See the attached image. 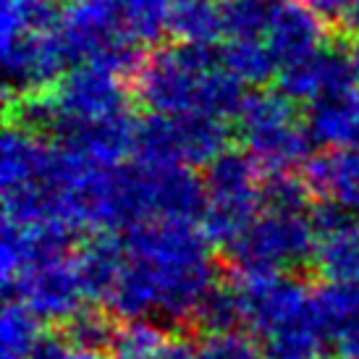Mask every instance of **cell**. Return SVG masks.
Listing matches in <instances>:
<instances>
[{
  "label": "cell",
  "instance_id": "obj_1",
  "mask_svg": "<svg viewBox=\"0 0 359 359\" xmlns=\"http://www.w3.org/2000/svg\"><path fill=\"white\" fill-rule=\"evenodd\" d=\"M126 268L108 297L123 320L189 325L208 291L218 283L212 241L200 220L158 218L126 231Z\"/></svg>",
  "mask_w": 359,
  "mask_h": 359
},
{
  "label": "cell",
  "instance_id": "obj_36",
  "mask_svg": "<svg viewBox=\"0 0 359 359\" xmlns=\"http://www.w3.org/2000/svg\"><path fill=\"white\" fill-rule=\"evenodd\" d=\"M29 3H50V6H60V0H29Z\"/></svg>",
  "mask_w": 359,
  "mask_h": 359
},
{
  "label": "cell",
  "instance_id": "obj_9",
  "mask_svg": "<svg viewBox=\"0 0 359 359\" xmlns=\"http://www.w3.org/2000/svg\"><path fill=\"white\" fill-rule=\"evenodd\" d=\"M126 81L129 76L102 63L74 66L71 71H66V76L55 87H50L55 123L58 121H100L118 116V113H129L131 87Z\"/></svg>",
  "mask_w": 359,
  "mask_h": 359
},
{
  "label": "cell",
  "instance_id": "obj_13",
  "mask_svg": "<svg viewBox=\"0 0 359 359\" xmlns=\"http://www.w3.org/2000/svg\"><path fill=\"white\" fill-rule=\"evenodd\" d=\"M357 81L349 53L323 45L299 60H291L278 71V90L294 102L318 105L330 97H339Z\"/></svg>",
  "mask_w": 359,
  "mask_h": 359
},
{
  "label": "cell",
  "instance_id": "obj_33",
  "mask_svg": "<svg viewBox=\"0 0 359 359\" xmlns=\"http://www.w3.org/2000/svg\"><path fill=\"white\" fill-rule=\"evenodd\" d=\"M341 27L349 34H359V0H349V6L341 16Z\"/></svg>",
  "mask_w": 359,
  "mask_h": 359
},
{
  "label": "cell",
  "instance_id": "obj_31",
  "mask_svg": "<svg viewBox=\"0 0 359 359\" xmlns=\"http://www.w3.org/2000/svg\"><path fill=\"white\" fill-rule=\"evenodd\" d=\"M155 359H200V349L184 336H173L165 341V346L158 351Z\"/></svg>",
  "mask_w": 359,
  "mask_h": 359
},
{
  "label": "cell",
  "instance_id": "obj_5",
  "mask_svg": "<svg viewBox=\"0 0 359 359\" xmlns=\"http://www.w3.org/2000/svg\"><path fill=\"white\" fill-rule=\"evenodd\" d=\"M231 147V129L226 118L208 113L160 116L150 113L137 121L134 158L147 165H210Z\"/></svg>",
  "mask_w": 359,
  "mask_h": 359
},
{
  "label": "cell",
  "instance_id": "obj_3",
  "mask_svg": "<svg viewBox=\"0 0 359 359\" xmlns=\"http://www.w3.org/2000/svg\"><path fill=\"white\" fill-rule=\"evenodd\" d=\"M297 105L280 90H255L247 92L236 113L241 142L265 173H286L312 158L315 140Z\"/></svg>",
  "mask_w": 359,
  "mask_h": 359
},
{
  "label": "cell",
  "instance_id": "obj_29",
  "mask_svg": "<svg viewBox=\"0 0 359 359\" xmlns=\"http://www.w3.org/2000/svg\"><path fill=\"white\" fill-rule=\"evenodd\" d=\"M200 359H257V346L252 344V339L241 336L239 330L220 333L205 339L200 346Z\"/></svg>",
  "mask_w": 359,
  "mask_h": 359
},
{
  "label": "cell",
  "instance_id": "obj_26",
  "mask_svg": "<svg viewBox=\"0 0 359 359\" xmlns=\"http://www.w3.org/2000/svg\"><path fill=\"white\" fill-rule=\"evenodd\" d=\"M126 29L140 45H155L168 32L173 0H113Z\"/></svg>",
  "mask_w": 359,
  "mask_h": 359
},
{
  "label": "cell",
  "instance_id": "obj_18",
  "mask_svg": "<svg viewBox=\"0 0 359 359\" xmlns=\"http://www.w3.org/2000/svg\"><path fill=\"white\" fill-rule=\"evenodd\" d=\"M307 129L315 144L359 150V92L349 90L309 108Z\"/></svg>",
  "mask_w": 359,
  "mask_h": 359
},
{
  "label": "cell",
  "instance_id": "obj_16",
  "mask_svg": "<svg viewBox=\"0 0 359 359\" xmlns=\"http://www.w3.org/2000/svg\"><path fill=\"white\" fill-rule=\"evenodd\" d=\"M307 189L323 202L359 210V150L328 147L302 165Z\"/></svg>",
  "mask_w": 359,
  "mask_h": 359
},
{
  "label": "cell",
  "instance_id": "obj_28",
  "mask_svg": "<svg viewBox=\"0 0 359 359\" xmlns=\"http://www.w3.org/2000/svg\"><path fill=\"white\" fill-rule=\"evenodd\" d=\"M312 191L304 179L286 173H265L262 181V210L265 212H304Z\"/></svg>",
  "mask_w": 359,
  "mask_h": 359
},
{
  "label": "cell",
  "instance_id": "obj_35",
  "mask_svg": "<svg viewBox=\"0 0 359 359\" xmlns=\"http://www.w3.org/2000/svg\"><path fill=\"white\" fill-rule=\"evenodd\" d=\"M71 359H102L100 354H92V351H74Z\"/></svg>",
  "mask_w": 359,
  "mask_h": 359
},
{
  "label": "cell",
  "instance_id": "obj_4",
  "mask_svg": "<svg viewBox=\"0 0 359 359\" xmlns=\"http://www.w3.org/2000/svg\"><path fill=\"white\" fill-rule=\"evenodd\" d=\"M205 168L202 179L208 202L200 223L210 241L226 250L262 212L265 170L247 150L231 147Z\"/></svg>",
  "mask_w": 359,
  "mask_h": 359
},
{
  "label": "cell",
  "instance_id": "obj_30",
  "mask_svg": "<svg viewBox=\"0 0 359 359\" xmlns=\"http://www.w3.org/2000/svg\"><path fill=\"white\" fill-rule=\"evenodd\" d=\"M74 351H71L69 341L63 336H45L42 333L40 341L34 344V349L29 351L27 359H71Z\"/></svg>",
  "mask_w": 359,
  "mask_h": 359
},
{
  "label": "cell",
  "instance_id": "obj_20",
  "mask_svg": "<svg viewBox=\"0 0 359 359\" xmlns=\"http://www.w3.org/2000/svg\"><path fill=\"white\" fill-rule=\"evenodd\" d=\"M168 34L176 42L215 45V40L223 37L220 3L215 0H173Z\"/></svg>",
  "mask_w": 359,
  "mask_h": 359
},
{
  "label": "cell",
  "instance_id": "obj_21",
  "mask_svg": "<svg viewBox=\"0 0 359 359\" xmlns=\"http://www.w3.org/2000/svg\"><path fill=\"white\" fill-rule=\"evenodd\" d=\"M223 69L241 84H265L278 74L280 63L265 40H226L218 48Z\"/></svg>",
  "mask_w": 359,
  "mask_h": 359
},
{
  "label": "cell",
  "instance_id": "obj_2",
  "mask_svg": "<svg viewBox=\"0 0 359 359\" xmlns=\"http://www.w3.org/2000/svg\"><path fill=\"white\" fill-rule=\"evenodd\" d=\"M131 97L160 116L208 113L236 118L247 97L244 84L223 69L215 45L173 42L142 55L129 76Z\"/></svg>",
  "mask_w": 359,
  "mask_h": 359
},
{
  "label": "cell",
  "instance_id": "obj_34",
  "mask_svg": "<svg viewBox=\"0 0 359 359\" xmlns=\"http://www.w3.org/2000/svg\"><path fill=\"white\" fill-rule=\"evenodd\" d=\"M349 58H351V66H354V76H357V81H359V34H354V40H351Z\"/></svg>",
  "mask_w": 359,
  "mask_h": 359
},
{
  "label": "cell",
  "instance_id": "obj_24",
  "mask_svg": "<svg viewBox=\"0 0 359 359\" xmlns=\"http://www.w3.org/2000/svg\"><path fill=\"white\" fill-rule=\"evenodd\" d=\"M276 0H223L220 19L226 40H265Z\"/></svg>",
  "mask_w": 359,
  "mask_h": 359
},
{
  "label": "cell",
  "instance_id": "obj_12",
  "mask_svg": "<svg viewBox=\"0 0 359 359\" xmlns=\"http://www.w3.org/2000/svg\"><path fill=\"white\" fill-rule=\"evenodd\" d=\"M79 231L66 223H13L3 220V244H0V276L3 286L16 280L29 268L71 257Z\"/></svg>",
  "mask_w": 359,
  "mask_h": 359
},
{
  "label": "cell",
  "instance_id": "obj_37",
  "mask_svg": "<svg viewBox=\"0 0 359 359\" xmlns=\"http://www.w3.org/2000/svg\"><path fill=\"white\" fill-rule=\"evenodd\" d=\"M110 3H113V0H110Z\"/></svg>",
  "mask_w": 359,
  "mask_h": 359
},
{
  "label": "cell",
  "instance_id": "obj_25",
  "mask_svg": "<svg viewBox=\"0 0 359 359\" xmlns=\"http://www.w3.org/2000/svg\"><path fill=\"white\" fill-rule=\"evenodd\" d=\"M165 341L168 336L155 320H126L123 325H116L108 359H155Z\"/></svg>",
  "mask_w": 359,
  "mask_h": 359
},
{
  "label": "cell",
  "instance_id": "obj_8",
  "mask_svg": "<svg viewBox=\"0 0 359 359\" xmlns=\"http://www.w3.org/2000/svg\"><path fill=\"white\" fill-rule=\"evenodd\" d=\"M244 325L265 341L315 312V291L289 273H236Z\"/></svg>",
  "mask_w": 359,
  "mask_h": 359
},
{
  "label": "cell",
  "instance_id": "obj_27",
  "mask_svg": "<svg viewBox=\"0 0 359 359\" xmlns=\"http://www.w3.org/2000/svg\"><path fill=\"white\" fill-rule=\"evenodd\" d=\"M113 333H116V325L110 323L105 312L95 307H81L63 323V339L69 341L74 351L102 354V351H108Z\"/></svg>",
  "mask_w": 359,
  "mask_h": 359
},
{
  "label": "cell",
  "instance_id": "obj_6",
  "mask_svg": "<svg viewBox=\"0 0 359 359\" xmlns=\"http://www.w3.org/2000/svg\"><path fill=\"white\" fill-rule=\"evenodd\" d=\"M55 32L74 66L102 63L131 76L142 60V45L129 34L110 0H74L63 8Z\"/></svg>",
  "mask_w": 359,
  "mask_h": 359
},
{
  "label": "cell",
  "instance_id": "obj_23",
  "mask_svg": "<svg viewBox=\"0 0 359 359\" xmlns=\"http://www.w3.org/2000/svg\"><path fill=\"white\" fill-rule=\"evenodd\" d=\"M191 325L205 336L239 330L244 325V304H241L239 289L233 283H215L197 307Z\"/></svg>",
  "mask_w": 359,
  "mask_h": 359
},
{
  "label": "cell",
  "instance_id": "obj_10",
  "mask_svg": "<svg viewBox=\"0 0 359 359\" xmlns=\"http://www.w3.org/2000/svg\"><path fill=\"white\" fill-rule=\"evenodd\" d=\"M6 97H19L55 87L74 66L58 32H21L0 40Z\"/></svg>",
  "mask_w": 359,
  "mask_h": 359
},
{
  "label": "cell",
  "instance_id": "obj_11",
  "mask_svg": "<svg viewBox=\"0 0 359 359\" xmlns=\"http://www.w3.org/2000/svg\"><path fill=\"white\" fill-rule=\"evenodd\" d=\"M3 291L6 299H21L40 315V320L53 323H66L87 299L74 268V257L29 268L16 280H11L8 286H3Z\"/></svg>",
  "mask_w": 359,
  "mask_h": 359
},
{
  "label": "cell",
  "instance_id": "obj_14",
  "mask_svg": "<svg viewBox=\"0 0 359 359\" xmlns=\"http://www.w3.org/2000/svg\"><path fill=\"white\" fill-rule=\"evenodd\" d=\"M134 116L118 113L100 121H58L50 131V140L90 163L118 165L129 152H134Z\"/></svg>",
  "mask_w": 359,
  "mask_h": 359
},
{
  "label": "cell",
  "instance_id": "obj_7",
  "mask_svg": "<svg viewBox=\"0 0 359 359\" xmlns=\"http://www.w3.org/2000/svg\"><path fill=\"white\" fill-rule=\"evenodd\" d=\"M318 233L304 212H259L247 231L226 247L236 273H280L312 262Z\"/></svg>",
  "mask_w": 359,
  "mask_h": 359
},
{
  "label": "cell",
  "instance_id": "obj_32",
  "mask_svg": "<svg viewBox=\"0 0 359 359\" xmlns=\"http://www.w3.org/2000/svg\"><path fill=\"white\" fill-rule=\"evenodd\" d=\"M297 3L318 11L320 16H325V19H339V21L344 16V11H346V6H349V0H297Z\"/></svg>",
  "mask_w": 359,
  "mask_h": 359
},
{
  "label": "cell",
  "instance_id": "obj_17",
  "mask_svg": "<svg viewBox=\"0 0 359 359\" xmlns=\"http://www.w3.org/2000/svg\"><path fill=\"white\" fill-rule=\"evenodd\" d=\"M74 268L87 299L108 302L126 268V241L110 231L90 233L74 252Z\"/></svg>",
  "mask_w": 359,
  "mask_h": 359
},
{
  "label": "cell",
  "instance_id": "obj_19",
  "mask_svg": "<svg viewBox=\"0 0 359 359\" xmlns=\"http://www.w3.org/2000/svg\"><path fill=\"white\" fill-rule=\"evenodd\" d=\"M312 265L325 283H359V226L349 223L318 236Z\"/></svg>",
  "mask_w": 359,
  "mask_h": 359
},
{
  "label": "cell",
  "instance_id": "obj_22",
  "mask_svg": "<svg viewBox=\"0 0 359 359\" xmlns=\"http://www.w3.org/2000/svg\"><path fill=\"white\" fill-rule=\"evenodd\" d=\"M40 315L21 299H6L0 312V359H27L40 341Z\"/></svg>",
  "mask_w": 359,
  "mask_h": 359
},
{
  "label": "cell",
  "instance_id": "obj_15",
  "mask_svg": "<svg viewBox=\"0 0 359 359\" xmlns=\"http://www.w3.org/2000/svg\"><path fill=\"white\" fill-rule=\"evenodd\" d=\"M328 40V21L318 11L302 6L297 0H276L273 19L265 32V42L278 58L280 69L320 50Z\"/></svg>",
  "mask_w": 359,
  "mask_h": 359
}]
</instances>
